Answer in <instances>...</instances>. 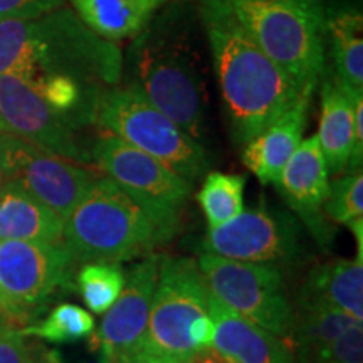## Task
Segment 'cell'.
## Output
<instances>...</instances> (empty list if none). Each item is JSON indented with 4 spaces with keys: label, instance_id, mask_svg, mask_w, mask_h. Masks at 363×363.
<instances>
[{
    "label": "cell",
    "instance_id": "cell-13",
    "mask_svg": "<svg viewBox=\"0 0 363 363\" xmlns=\"http://www.w3.org/2000/svg\"><path fill=\"white\" fill-rule=\"evenodd\" d=\"M0 121L12 133L69 160L91 163L74 126L45 103L33 84L16 74H0Z\"/></svg>",
    "mask_w": 363,
    "mask_h": 363
},
{
    "label": "cell",
    "instance_id": "cell-24",
    "mask_svg": "<svg viewBox=\"0 0 363 363\" xmlns=\"http://www.w3.org/2000/svg\"><path fill=\"white\" fill-rule=\"evenodd\" d=\"M244 175L222 172L206 174V180L197 194V202L206 216L208 227L224 224L244 211Z\"/></svg>",
    "mask_w": 363,
    "mask_h": 363
},
{
    "label": "cell",
    "instance_id": "cell-21",
    "mask_svg": "<svg viewBox=\"0 0 363 363\" xmlns=\"http://www.w3.org/2000/svg\"><path fill=\"white\" fill-rule=\"evenodd\" d=\"M165 0H72L89 29L113 40L138 35Z\"/></svg>",
    "mask_w": 363,
    "mask_h": 363
},
{
    "label": "cell",
    "instance_id": "cell-1",
    "mask_svg": "<svg viewBox=\"0 0 363 363\" xmlns=\"http://www.w3.org/2000/svg\"><path fill=\"white\" fill-rule=\"evenodd\" d=\"M202 17L230 130L247 143L305 91L257 45L227 0H203Z\"/></svg>",
    "mask_w": 363,
    "mask_h": 363
},
{
    "label": "cell",
    "instance_id": "cell-3",
    "mask_svg": "<svg viewBox=\"0 0 363 363\" xmlns=\"http://www.w3.org/2000/svg\"><path fill=\"white\" fill-rule=\"evenodd\" d=\"M180 220L152 211L99 175L66 217L62 242L76 264L150 256L174 238Z\"/></svg>",
    "mask_w": 363,
    "mask_h": 363
},
{
    "label": "cell",
    "instance_id": "cell-28",
    "mask_svg": "<svg viewBox=\"0 0 363 363\" xmlns=\"http://www.w3.org/2000/svg\"><path fill=\"white\" fill-rule=\"evenodd\" d=\"M296 363H363V326L353 325L315 355Z\"/></svg>",
    "mask_w": 363,
    "mask_h": 363
},
{
    "label": "cell",
    "instance_id": "cell-31",
    "mask_svg": "<svg viewBox=\"0 0 363 363\" xmlns=\"http://www.w3.org/2000/svg\"><path fill=\"white\" fill-rule=\"evenodd\" d=\"M116 363H180V362L169 357L157 355V353H152L140 347L133 352L126 353V355L121 357Z\"/></svg>",
    "mask_w": 363,
    "mask_h": 363
},
{
    "label": "cell",
    "instance_id": "cell-17",
    "mask_svg": "<svg viewBox=\"0 0 363 363\" xmlns=\"http://www.w3.org/2000/svg\"><path fill=\"white\" fill-rule=\"evenodd\" d=\"M311 96V91H305L291 108H288L267 128L246 143L242 162L261 184L276 185L286 162L301 143Z\"/></svg>",
    "mask_w": 363,
    "mask_h": 363
},
{
    "label": "cell",
    "instance_id": "cell-29",
    "mask_svg": "<svg viewBox=\"0 0 363 363\" xmlns=\"http://www.w3.org/2000/svg\"><path fill=\"white\" fill-rule=\"evenodd\" d=\"M0 363H38L21 330L0 323Z\"/></svg>",
    "mask_w": 363,
    "mask_h": 363
},
{
    "label": "cell",
    "instance_id": "cell-6",
    "mask_svg": "<svg viewBox=\"0 0 363 363\" xmlns=\"http://www.w3.org/2000/svg\"><path fill=\"white\" fill-rule=\"evenodd\" d=\"M99 128L133 145L190 184L207 174L206 150L131 86L103 89L94 110Z\"/></svg>",
    "mask_w": 363,
    "mask_h": 363
},
{
    "label": "cell",
    "instance_id": "cell-23",
    "mask_svg": "<svg viewBox=\"0 0 363 363\" xmlns=\"http://www.w3.org/2000/svg\"><path fill=\"white\" fill-rule=\"evenodd\" d=\"M357 323L362 321L347 313L299 308V311L294 313V326L289 337L294 348V360L299 362L315 355Z\"/></svg>",
    "mask_w": 363,
    "mask_h": 363
},
{
    "label": "cell",
    "instance_id": "cell-33",
    "mask_svg": "<svg viewBox=\"0 0 363 363\" xmlns=\"http://www.w3.org/2000/svg\"><path fill=\"white\" fill-rule=\"evenodd\" d=\"M7 130V126L0 121V187L7 184V169H6V158H4V145L2 135Z\"/></svg>",
    "mask_w": 363,
    "mask_h": 363
},
{
    "label": "cell",
    "instance_id": "cell-32",
    "mask_svg": "<svg viewBox=\"0 0 363 363\" xmlns=\"http://www.w3.org/2000/svg\"><path fill=\"white\" fill-rule=\"evenodd\" d=\"M180 363H225V362L222 360V357L217 353L214 347H207L199 352H194L192 355H189Z\"/></svg>",
    "mask_w": 363,
    "mask_h": 363
},
{
    "label": "cell",
    "instance_id": "cell-16",
    "mask_svg": "<svg viewBox=\"0 0 363 363\" xmlns=\"http://www.w3.org/2000/svg\"><path fill=\"white\" fill-rule=\"evenodd\" d=\"M212 347L225 363H296L283 338L235 315L211 294Z\"/></svg>",
    "mask_w": 363,
    "mask_h": 363
},
{
    "label": "cell",
    "instance_id": "cell-34",
    "mask_svg": "<svg viewBox=\"0 0 363 363\" xmlns=\"http://www.w3.org/2000/svg\"><path fill=\"white\" fill-rule=\"evenodd\" d=\"M81 363H106L103 360V358H98V360H86V362H81Z\"/></svg>",
    "mask_w": 363,
    "mask_h": 363
},
{
    "label": "cell",
    "instance_id": "cell-11",
    "mask_svg": "<svg viewBox=\"0 0 363 363\" xmlns=\"http://www.w3.org/2000/svg\"><path fill=\"white\" fill-rule=\"evenodd\" d=\"M7 184H16L62 220L84 197L99 174L88 163L49 152L6 130L2 135Z\"/></svg>",
    "mask_w": 363,
    "mask_h": 363
},
{
    "label": "cell",
    "instance_id": "cell-14",
    "mask_svg": "<svg viewBox=\"0 0 363 363\" xmlns=\"http://www.w3.org/2000/svg\"><path fill=\"white\" fill-rule=\"evenodd\" d=\"M158 254L145 256L126 271L120 296L103 313L101 323L89 335V350L106 363H116L142 347L158 278Z\"/></svg>",
    "mask_w": 363,
    "mask_h": 363
},
{
    "label": "cell",
    "instance_id": "cell-4",
    "mask_svg": "<svg viewBox=\"0 0 363 363\" xmlns=\"http://www.w3.org/2000/svg\"><path fill=\"white\" fill-rule=\"evenodd\" d=\"M257 45L301 91L325 72L326 12L320 0H227Z\"/></svg>",
    "mask_w": 363,
    "mask_h": 363
},
{
    "label": "cell",
    "instance_id": "cell-27",
    "mask_svg": "<svg viewBox=\"0 0 363 363\" xmlns=\"http://www.w3.org/2000/svg\"><path fill=\"white\" fill-rule=\"evenodd\" d=\"M323 214L337 224L350 225L363 220V175L353 172L328 184Z\"/></svg>",
    "mask_w": 363,
    "mask_h": 363
},
{
    "label": "cell",
    "instance_id": "cell-15",
    "mask_svg": "<svg viewBox=\"0 0 363 363\" xmlns=\"http://www.w3.org/2000/svg\"><path fill=\"white\" fill-rule=\"evenodd\" d=\"M328 184V169L316 135L301 140L276 182L286 203L299 220L305 222L321 246H328L333 234L323 216Z\"/></svg>",
    "mask_w": 363,
    "mask_h": 363
},
{
    "label": "cell",
    "instance_id": "cell-8",
    "mask_svg": "<svg viewBox=\"0 0 363 363\" xmlns=\"http://www.w3.org/2000/svg\"><path fill=\"white\" fill-rule=\"evenodd\" d=\"M211 313V291L199 262L184 256H160L158 278L142 348L185 360L195 352L190 328Z\"/></svg>",
    "mask_w": 363,
    "mask_h": 363
},
{
    "label": "cell",
    "instance_id": "cell-26",
    "mask_svg": "<svg viewBox=\"0 0 363 363\" xmlns=\"http://www.w3.org/2000/svg\"><path fill=\"white\" fill-rule=\"evenodd\" d=\"M94 326L91 313L72 303H61L40 323L27 325L21 333L51 343H76L89 338Z\"/></svg>",
    "mask_w": 363,
    "mask_h": 363
},
{
    "label": "cell",
    "instance_id": "cell-7",
    "mask_svg": "<svg viewBox=\"0 0 363 363\" xmlns=\"http://www.w3.org/2000/svg\"><path fill=\"white\" fill-rule=\"evenodd\" d=\"M197 262L216 301L276 337L289 340L296 311L281 267L227 259L211 252H202Z\"/></svg>",
    "mask_w": 363,
    "mask_h": 363
},
{
    "label": "cell",
    "instance_id": "cell-10",
    "mask_svg": "<svg viewBox=\"0 0 363 363\" xmlns=\"http://www.w3.org/2000/svg\"><path fill=\"white\" fill-rule=\"evenodd\" d=\"M202 252L227 259L289 267L305 256L301 220L281 208L242 211L224 224L208 227Z\"/></svg>",
    "mask_w": 363,
    "mask_h": 363
},
{
    "label": "cell",
    "instance_id": "cell-20",
    "mask_svg": "<svg viewBox=\"0 0 363 363\" xmlns=\"http://www.w3.org/2000/svg\"><path fill=\"white\" fill-rule=\"evenodd\" d=\"M318 143L328 174L347 170L353 148V106L348 91L337 78H326L321 86V115Z\"/></svg>",
    "mask_w": 363,
    "mask_h": 363
},
{
    "label": "cell",
    "instance_id": "cell-5",
    "mask_svg": "<svg viewBox=\"0 0 363 363\" xmlns=\"http://www.w3.org/2000/svg\"><path fill=\"white\" fill-rule=\"evenodd\" d=\"M131 83L153 106L201 140L203 128V91L195 59L185 40L167 27H145L128 51Z\"/></svg>",
    "mask_w": 363,
    "mask_h": 363
},
{
    "label": "cell",
    "instance_id": "cell-30",
    "mask_svg": "<svg viewBox=\"0 0 363 363\" xmlns=\"http://www.w3.org/2000/svg\"><path fill=\"white\" fill-rule=\"evenodd\" d=\"M62 0H0V21L34 19L61 7Z\"/></svg>",
    "mask_w": 363,
    "mask_h": 363
},
{
    "label": "cell",
    "instance_id": "cell-2",
    "mask_svg": "<svg viewBox=\"0 0 363 363\" xmlns=\"http://www.w3.org/2000/svg\"><path fill=\"white\" fill-rule=\"evenodd\" d=\"M123 56L108 40L69 11H54L34 19L0 21V74H16L27 83L48 74H67L94 86H116Z\"/></svg>",
    "mask_w": 363,
    "mask_h": 363
},
{
    "label": "cell",
    "instance_id": "cell-22",
    "mask_svg": "<svg viewBox=\"0 0 363 363\" xmlns=\"http://www.w3.org/2000/svg\"><path fill=\"white\" fill-rule=\"evenodd\" d=\"M362 13L340 11L326 16V34L331 39L335 78L347 88L363 91V38Z\"/></svg>",
    "mask_w": 363,
    "mask_h": 363
},
{
    "label": "cell",
    "instance_id": "cell-12",
    "mask_svg": "<svg viewBox=\"0 0 363 363\" xmlns=\"http://www.w3.org/2000/svg\"><path fill=\"white\" fill-rule=\"evenodd\" d=\"M91 158L104 177L143 206L180 220V212L192 194L194 184L182 179L155 157L104 131L91 148Z\"/></svg>",
    "mask_w": 363,
    "mask_h": 363
},
{
    "label": "cell",
    "instance_id": "cell-18",
    "mask_svg": "<svg viewBox=\"0 0 363 363\" xmlns=\"http://www.w3.org/2000/svg\"><path fill=\"white\" fill-rule=\"evenodd\" d=\"M301 310L347 313L363 320V252L355 259H337L316 264L299 289Z\"/></svg>",
    "mask_w": 363,
    "mask_h": 363
},
{
    "label": "cell",
    "instance_id": "cell-25",
    "mask_svg": "<svg viewBox=\"0 0 363 363\" xmlns=\"http://www.w3.org/2000/svg\"><path fill=\"white\" fill-rule=\"evenodd\" d=\"M126 271L120 262H83L76 274V288L88 310L103 315L120 296Z\"/></svg>",
    "mask_w": 363,
    "mask_h": 363
},
{
    "label": "cell",
    "instance_id": "cell-9",
    "mask_svg": "<svg viewBox=\"0 0 363 363\" xmlns=\"http://www.w3.org/2000/svg\"><path fill=\"white\" fill-rule=\"evenodd\" d=\"M76 261L65 242L0 240V315L7 325H26L62 286Z\"/></svg>",
    "mask_w": 363,
    "mask_h": 363
},
{
    "label": "cell",
    "instance_id": "cell-19",
    "mask_svg": "<svg viewBox=\"0 0 363 363\" xmlns=\"http://www.w3.org/2000/svg\"><path fill=\"white\" fill-rule=\"evenodd\" d=\"M65 220L16 184L0 187V240L61 244Z\"/></svg>",
    "mask_w": 363,
    "mask_h": 363
}]
</instances>
